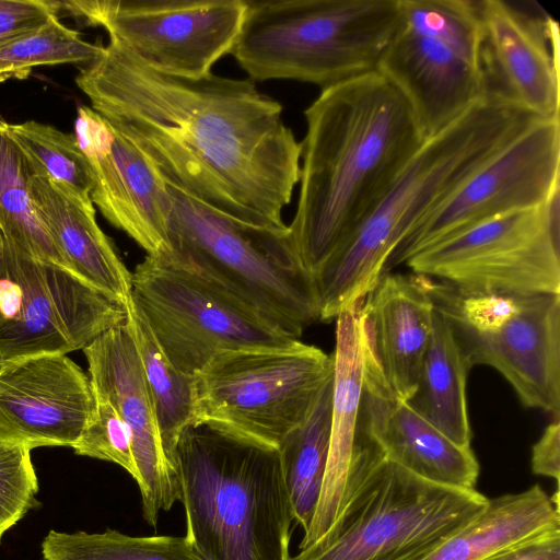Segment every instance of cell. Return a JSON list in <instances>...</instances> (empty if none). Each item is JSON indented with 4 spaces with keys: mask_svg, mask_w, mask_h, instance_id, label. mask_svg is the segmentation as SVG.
I'll return each instance as SVG.
<instances>
[{
    "mask_svg": "<svg viewBox=\"0 0 560 560\" xmlns=\"http://www.w3.org/2000/svg\"><path fill=\"white\" fill-rule=\"evenodd\" d=\"M75 84L164 182L236 220L288 226L302 145L254 81L166 74L109 38Z\"/></svg>",
    "mask_w": 560,
    "mask_h": 560,
    "instance_id": "obj_1",
    "label": "cell"
},
{
    "mask_svg": "<svg viewBox=\"0 0 560 560\" xmlns=\"http://www.w3.org/2000/svg\"><path fill=\"white\" fill-rule=\"evenodd\" d=\"M304 117L299 198L288 228L314 276L427 139L405 97L376 70L323 89Z\"/></svg>",
    "mask_w": 560,
    "mask_h": 560,
    "instance_id": "obj_2",
    "label": "cell"
},
{
    "mask_svg": "<svg viewBox=\"0 0 560 560\" xmlns=\"http://www.w3.org/2000/svg\"><path fill=\"white\" fill-rule=\"evenodd\" d=\"M485 95L450 127L428 139L354 233L314 273L320 320L361 302L384 273L404 235L482 164L537 120Z\"/></svg>",
    "mask_w": 560,
    "mask_h": 560,
    "instance_id": "obj_3",
    "label": "cell"
},
{
    "mask_svg": "<svg viewBox=\"0 0 560 560\" xmlns=\"http://www.w3.org/2000/svg\"><path fill=\"white\" fill-rule=\"evenodd\" d=\"M174 465L185 536L205 560H290L294 516L277 447L194 421Z\"/></svg>",
    "mask_w": 560,
    "mask_h": 560,
    "instance_id": "obj_4",
    "label": "cell"
},
{
    "mask_svg": "<svg viewBox=\"0 0 560 560\" xmlns=\"http://www.w3.org/2000/svg\"><path fill=\"white\" fill-rule=\"evenodd\" d=\"M164 183L170 253L161 259L207 281L293 339L320 320L314 278L288 226L236 220Z\"/></svg>",
    "mask_w": 560,
    "mask_h": 560,
    "instance_id": "obj_5",
    "label": "cell"
},
{
    "mask_svg": "<svg viewBox=\"0 0 560 560\" xmlns=\"http://www.w3.org/2000/svg\"><path fill=\"white\" fill-rule=\"evenodd\" d=\"M399 14V0H246L231 55L252 81L323 90L375 71Z\"/></svg>",
    "mask_w": 560,
    "mask_h": 560,
    "instance_id": "obj_6",
    "label": "cell"
},
{
    "mask_svg": "<svg viewBox=\"0 0 560 560\" xmlns=\"http://www.w3.org/2000/svg\"><path fill=\"white\" fill-rule=\"evenodd\" d=\"M488 499L476 489L424 480L383 457L330 528L290 560H416L478 516Z\"/></svg>",
    "mask_w": 560,
    "mask_h": 560,
    "instance_id": "obj_7",
    "label": "cell"
},
{
    "mask_svg": "<svg viewBox=\"0 0 560 560\" xmlns=\"http://www.w3.org/2000/svg\"><path fill=\"white\" fill-rule=\"evenodd\" d=\"M398 25L376 71L405 97L424 136L485 97L477 0H399Z\"/></svg>",
    "mask_w": 560,
    "mask_h": 560,
    "instance_id": "obj_8",
    "label": "cell"
},
{
    "mask_svg": "<svg viewBox=\"0 0 560 560\" xmlns=\"http://www.w3.org/2000/svg\"><path fill=\"white\" fill-rule=\"evenodd\" d=\"M332 375V355L300 340L222 352L194 376L195 421L278 448Z\"/></svg>",
    "mask_w": 560,
    "mask_h": 560,
    "instance_id": "obj_9",
    "label": "cell"
},
{
    "mask_svg": "<svg viewBox=\"0 0 560 560\" xmlns=\"http://www.w3.org/2000/svg\"><path fill=\"white\" fill-rule=\"evenodd\" d=\"M429 282L468 366L495 369L524 406L559 418L560 294H464Z\"/></svg>",
    "mask_w": 560,
    "mask_h": 560,
    "instance_id": "obj_10",
    "label": "cell"
},
{
    "mask_svg": "<svg viewBox=\"0 0 560 560\" xmlns=\"http://www.w3.org/2000/svg\"><path fill=\"white\" fill-rule=\"evenodd\" d=\"M559 196L480 222L406 265L464 294H560Z\"/></svg>",
    "mask_w": 560,
    "mask_h": 560,
    "instance_id": "obj_11",
    "label": "cell"
},
{
    "mask_svg": "<svg viewBox=\"0 0 560 560\" xmlns=\"http://www.w3.org/2000/svg\"><path fill=\"white\" fill-rule=\"evenodd\" d=\"M126 318L125 304L71 269L33 258L4 238L0 361L83 350Z\"/></svg>",
    "mask_w": 560,
    "mask_h": 560,
    "instance_id": "obj_12",
    "label": "cell"
},
{
    "mask_svg": "<svg viewBox=\"0 0 560 560\" xmlns=\"http://www.w3.org/2000/svg\"><path fill=\"white\" fill-rule=\"evenodd\" d=\"M131 273L135 305L166 358L189 376L222 352L300 340L161 258L147 255Z\"/></svg>",
    "mask_w": 560,
    "mask_h": 560,
    "instance_id": "obj_13",
    "label": "cell"
},
{
    "mask_svg": "<svg viewBox=\"0 0 560 560\" xmlns=\"http://www.w3.org/2000/svg\"><path fill=\"white\" fill-rule=\"evenodd\" d=\"M61 10L103 27L145 66L200 78L231 54L246 0H69Z\"/></svg>",
    "mask_w": 560,
    "mask_h": 560,
    "instance_id": "obj_14",
    "label": "cell"
},
{
    "mask_svg": "<svg viewBox=\"0 0 560 560\" xmlns=\"http://www.w3.org/2000/svg\"><path fill=\"white\" fill-rule=\"evenodd\" d=\"M560 191V116L542 118L495 153L400 240L384 273L491 218L546 203Z\"/></svg>",
    "mask_w": 560,
    "mask_h": 560,
    "instance_id": "obj_15",
    "label": "cell"
},
{
    "mask_svg": "<svg viewBox=\"0 0 560 560\" xmlns=\"http://www.w3.org/2000/svg\"><path fill=\"white\" fill-rule=\"evenodd\" d=\"M485 95L560 116L558 23L536 2L477 0Z\"/></svg>",
    "mask_w": 560,
    "mask_h": 560,
    "instance_id": "obj_16",
    "label": "cell"
},
{
    "mask_svg": "<svg viewBox=\"0 0 560 560\" xmlns=\"http://www.w3.org/2000/svg\"><path fill=\"white\" fill-rule=\"evenodd\" d=\"M74 130L77 142L90 163L93 205L148 256H167L168 195L162 176L126 137L90 106L78 107Z\"/></svg>",
    "mask_w": 560,
    "mask_h": 560,
    "instance_id": "obj_17",
    "label": "cell"
},
{
    "mask_svg": "<svg viewBox=\"0 0 560 560\" xmlns=\"http://www.w3.org/2000/svg\"><path fill=\"white\" fill-rule=\"evenodd\" d=\"M94 408L89 374L67 354L0 361L1 444L72 447Z\"/></svg>",
    "mask_w": 560,
    "mask_h": 560,
    "instance_id": "obj_18",
    "label": "cell"
},
{
    "mask_svg": "<svg viewBox=\"0 0 560 560\" xmlns=\"http://www.w3.org/2000/svg\"><path fill=\"white\" fill-rule=\"evenodd\" d=\"M93 392L105 396L128 425L133 441L142 514L156 527L161 512L179 499L173 462L166 455L140 358L124 324L105 331L83 349Z\"/></svg>",
    "mask_w": 560,
    "mask_h": 560,
    "instance_id": "obj_19",
    "label": "cell"
},
{
    "mask_svg": "<svg viewBox=\"0 0 560 560\" xmlns=\"http://www.w3.org/2000/svg\"><path fill=\"white\" fill-rule=\"evenodd\" d=\"M362 423L383 456L434 483L475 489L479 464L471 447H463L428 422L387 387L365 347Z\"/></svg>",
    "mask_w": 560,
    "mask_h": 560,
    "instance_id": "obj_20",
    "label": "cell"
},
{
    "mask_svg": "<svg viewBox=\"0 0 560 560\" xmlns=\"http://www.w3.org/2000/svg\"><path fill=\"white\" fill-rule=\"evenodd\" d=\"M428 277L385 272L361 304L369 353L390 393L402 401L415 394L432 327Z\"/></svg>",
    "mask_w": 560,
    "mask_h": 560,
    "instance_id": "obj_21",
    "label": "cell"
},
{
    "mask_svg": "<svg viewBox=\"0 0 560 560\" xmlns=\"http://www.w3.org/2000/svg\"><path fill=\"white\" fill-rule=\"evenodd\" d=\"M361 304L362 301L351 305L336 317L328 460L317 509L299 549L314 544L330 528L353 491L365 387Z\"/></svg>",
    "mask_w": 560,
    "mask_h": 560,
    "instance_id": "obj_22",
    "label": "cell"
},
{
    "mask_svg": "<svg viewBox=\"0 0 560 560\" xmlns=\"http://www.w3.org/2000/svg\"><path fill=\"white\" fill-rule=\"evenodd\" d=\"M28 171L36 209L71 270L126 305L131 298L132 273L97 224L95 208L77 205L30 166Z\"/></svg>",
    "mask_w": 560,
    "mask_h": 560,
    "instance_id": "obj_23",
    "label": "cell"
},
{
    "mask_svg": "<svg viewBox=\"0 0 560 560\" xmlns=\"http://www.w3.org/2000/svg\"><path fill=\"white\" fill-rule=\"evenodd\" d=\"M560 529L559 491L538 485L520 493L488 499L468 524L416 560H485L540 534Z\"/></svg>",
    "mask_w": 560,
    "mask_h": 560,
    "instance_id": "obj_24",
    "label": "cell"
},
{
    "mask_svg": "<svg viewBox=\"0 0 560 560\" xmlns=\"http://www.w3.org/2000/svg\"><path fill=\"white\" fill-rule=\"evenodd\" d=\"M434 306V305H433ZM470 371L452 327L434 307L417 389L406 401L455 444L470 447L466 382Z\"/></svg>",
    "mask_w": 560,
    "mask_h": 560,
    "instance_id": "obj_25",
    "label": "cell"
},
{
    "mask_svg": "<svg viewBox=\"0 0 560 560\" xmlns=\"http://www.w3.org/2000/svg\"><path fill=\"white\" fill-rule=\"evenodd\" d=\"M331 395L332 378L322 390L305 422L278 447L294 521L304 533L315 515L327 467Z\"/></svg>",
    "mask_w": 560,
    "mask_h": 560,
    "instance_id": "obj_26",
    "label": "cell"
},
{
    "mask_svg": "<svg viewBox=\"0 0 560 560\" xmlns=\"http://www.w3.org/2000/svg\"><path fill=\"white\" fill-rule=\"evenodd\" d=\"M126 310V326L140 358L162 444L174 464L178 438L196 418L194 376L180 372L166 358L131 298Z\"/></svg>",
    "mask_w": 560,
    "mask_h": 560,
    "instance_id": "obj_27",
    "label": "cell"
},
{
    "mask_svg": "<svg viewBox=\"0 0 560 560\" xmlns=\"http://www.w3.org/2000/svg\"><path fill=\"white\" fill-rule=\"evenodd\" d=\"M0 230L8 242L33 258L71 269L36 209L27 162L1 117Z\"/></svg>",
    "mask_w": 560,
    "mask_h": 560,
    "instance_id": "obj_28",
    "label": "cell"
},
{
    "mask_svg": "<svg viewBox=\"0 0 560 560\" xmlns=\"http://www.w3.org/2000/svg\"><path fill=\"white\" fill-rule=\"evenodd\" d=\"M8 129L33 173L47 178L77 205L94 207L91 199L93 177L90 163L74 135L35 120L8 122Z\"/></svg>",
    "mask_w": 560,
    "mask_h": 560,
    "instance_id": "obj_29",
    "label": "cell"
},
{
    "mask_svg": "<svg viewBox=\"0 0 560 560\" xmlns=\"http://www.w3.org/2000/svg\"><path fill=\"white\" fill-rule=\"evenodd\" d=\"M44 560H205L186 536H130L51 529L40 545Z\"/></svg>",
    "mask_w": 560,
    "mask_h": 560,
    "instance_id": "obj_30",
    "label": "cell"
},
{
    "mask_svg": "<svg viewBox=\"0 0 560 560\" xmlns=\"http://www.w3.org/2000/svg\"><path fill=\"white\" fill-rule=\"evenodd\" d=\"M104 46L85 40L66 26L58 15L36 30L0 46V83L24 80L38 66H88L103 51Z\"/></svg>",
    "mask_w": 560,
    "mask_h": 560,
    "instance_id": "obj_31",
    "label": "cell"
},
{
    "mask_svg": "<svg viewBox=\"0 0 560 560\" xmlns=\"http://www.w3.org/2000/svg\"><path fill=\"white\" fill-rule=\"evenodd\" d=\"M95 395V408L74 453L121 466L132 478L137 467L131 432L114 405L103 395Z\"/></svg>",
    "mask_w": 560,
    "mask_h": 560,
    "instance_id": "obj_32",
    "label": "cell"
},
{
    "mask_svg": "<svg viewBox=\"0 0 560 560\" xmlns=\"http://www.w3.org/2000/svg\"><path fill=\"white\" fill-rule=\"evenodd\" d=\"M31 451L24 445L0 443V542L7 530L39 504Z\"/></svg>",
    "mask_w": 560,
    "mask_h": 560,
    "instance_id": "obj_33",
    "label": "cell"
},
{
    "mask_svg": "<svg viewBox=\"0 0 560 560\" xmlns=\"http://www.w3.org/2000/svg\"><path fill=\"white\" fill-rule=\"evenodd\" d=\"M59 11L60 1L0 0V46L38 28Z\"/></svg>",
    "mask_w": 560,
    "mask_h": 560,
    "instance_id": "obj_34",
    "label": "cell"
},
{
    "mask_svg": "<svg viewBox=\"0 0 560 560\" xmlns=\"http://www.w3.org/2000/svg\"><path fill=\"white\" fill-rule=\"evenodd\" d=\"M485 560H560V529L529 538Z\"/></svg>",
    "mask_w": 560,
    "mask_h": 560,
    "instance_id": "obj_35",
    "label": "cell"
},
{
    "mask_svg": "<svg viewBox=\"0 0 560 560\" xmlns=\"http://www.w3.org/2000/svg\"><path fill=\"white\" fill-rule=\"evenodd\" d=\"M532 470L536 475L553 478L560 476V422L549 423L532 450Z\"/></svg>",
    "mask_w": 560,
    "mask_h": 560,
    "instance_id": "obj_36",
    "label": "cell"
},
{
    "mask_svg": "<svg viewBox=\"0 0 560 560\" xmlns=\"http://www.w3.org/2000/svg\"><path fill=\"white\" fill-rule=\"evenodd\" d=\"M3 248H4V237H3V234H2V232L0 230V260L2 258Z\"/></svg>",
    "mask_w": 560,
    "mask_h": 560,
    "instance_id": "obj_37",
    "label": "cell"
}]
</instances>
